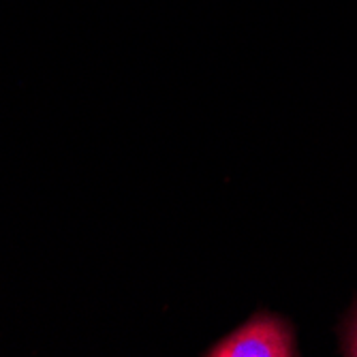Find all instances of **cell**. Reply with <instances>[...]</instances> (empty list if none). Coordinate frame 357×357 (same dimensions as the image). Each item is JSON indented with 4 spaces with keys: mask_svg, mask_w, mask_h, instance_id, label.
<instances>
[{
    "mask_svg": "<svg viewBox=\"0 0 357 357\" xmlns=\"http://www.w3.org/2000/svg\"><path fill=\"white\" fill-rule=\"evenodd\" d=\"M206 355L212 357H291L296 355L294 330L276 314H255Z\"/></svg>",
    "mask_w": 357,
    "mask_h": 357,
    "instance_id": "cell-1",
    "label": "cell"
},
{
    "mask_svg": "<svg viewBox=\"0 0 357 357\" xmlns=\"http://www.w3.org/2000/svg\"><path fill=\"white\" fill-rule=\"evenodd\" d=\"M344 351H347V355L357 357V310H355V314H353V319H351V323H349Z\"/></svg>",
    "mask_w": 357,
    "mask_h": 357,
    "instance_id": "cell-2",
    "label": "cell"
}]
</instances>
